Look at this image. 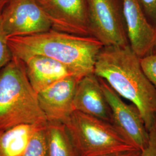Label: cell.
Wrapping results in <instances>:
<instances>
[{"mask_svg": "<svg viewBox=\"0 0 156 156\" xmlns=\"http://www.w3.org/2000/svg\"><path fill=\"white\" fill-rule=\"evenodd\" d=\"M46 133V156H79L64 123L48 120Z\"/></svg>", "mask_w": 156, "mask_h": 156, "instance_id": "5bb4252c", "label": "cell"}, {"mask_svg": "<svg viewBox=\"0 0 156 156\" xmlns=\"http://www.w3.org/2000/svg\"><path fill=\"white\" fill-rule=\"evenodd\" d=\"M0 17L8 38L28 36L52 29L49 19L35 0H13Z\"/></svg>", "mask_w": 156, "mask_h": 156, "instance_id": "ba28073f", "label": "cell"}, {"mask_svg": "<svg viewBox=\"0 0 156 156\" xmlns=\"http://www.w3.org/2000/svg\"><path fill=\"white\" fill-rule=\"evenodd\" d=\"M22 61L30 82L37 93L64 78L75 76L68 67L47 56L35 55Z\"/></svg>", "mask_w": 156, "mask_h": 156, "instance_id": "7c38bea8", "label": "cell"}, {"mask_svg": "<svg viewBox=\"0 0 156 156\" xmlns=\"http://www.w3.org/2000/svg\"><path fill=\"white\" fill-rule=\"evenodd\" d=\"M140 155H141V151L136 149V150L129 151L125 152L119 154L112 156H140Z\"/></svg>", "mask_w": 156, "mask_h": 156, "instance_id": "ffe728a7", "label": "cell"}, {"mask_svg": "<svg viewBox=\"0 0 156 156\" xmlns=\"http://www.w3.org/2000/svg\"><path fill=\"white\" fill-rule=\"evenodd\" d=\"M35 1L49 19L52 29L73 35L91 36L88 0Z\"/></svg>", "mask_w": 156, "mask_h": 156, "instance_id": "52a82bcc", "label": "cell"}, {"mask_svg": "<svg viewBox=\"0 0 156 156\" xmlns=\"http://www.w3.org/2000/svg\"><path fill=\"white\" fill-rule=\"evenodd\" d=\"M148 21L156 30V0H138Z\"/></svg>", "mask_w": 156, "mask_h": 156, "instance_id": "ac0fdd59", "label": "cell"}, {"mask_svg": "<svg viewBox=\"0 0 156 156\" xmlns=\"http://www.w3.org/2000/svg\"><path fill=\"white\" fill-rule=\"evenodd\" d=\"M92 37L104 46L129 45L121 0H88Z\"/></svg>", "mask_w": 156, "mask_h": 156, "instance_id": "5b68a950", "label": "cell"}, {"mask_svg": "<svg viewBox=\"0 0 156 156\" xmlns=\"http://www.w3.org/2000/svg\"><path fill=\"white\" fill-rule=\"evenodd\" d=\"M94 74L137 107L149 131L156 119V89L129 45L104 46L97 58Z\"/></svg>", "mask_w": 156, "mask_h": 156, "instance_id": "6da1fadb", "label": "cell"}, {"mask_svg": "<svg viewBox=\"0 0 156 156\" xmlns=\"http://www.w3.org/2000/svg\"><path fill=\"white\" fill-rule=\"evenodd\" d=\"M151 53H153V54H154V55H156V41H155V43H154V46H153V48Z\"/></svg>", "mask_w": 156, "mask_h": 156, "instance_id": "7402d4cb", "label": "cell"}, {"mask_svg": "<svg viewBox=\"0 0 156 156\" xmlns=\"http://www.w3.org/2000/svg\"><path fill=\"white\" fill-rule=\"evenodd\" d=\"M13 58L11 50L8 45V37L4 30L0 17V71Z\"/></svg>", "mask_w": 156, "mask_h": 156, "instance_id": "e0dca14e", "label": "cell"}, {"mask_svg": "<svg viewBox=\"0 0 156 156\" xmlns=\"http://www.w3.org/2000/svg\"><path fill=\"white\" fill-rule=\"evenodd\" d=\"M62 123L79 156H112L138 149L112 123L82 112L74 111Z\"/></svg>", "mask_w": 156, "mask_h": 156, "instance_id": "277c9868", "label": "cell"}, {"mask_svg": "<svg viewBox=\"0 0 156 156\" xmlns=\"http://www.w3.org/2000/svg\"><path fill=\"white\" fill-rule=\"evenodd\" d=\"M149 134L148 144L141 151L140 156H156V119L149 130Z\"/></svg>", "mask_w": 156, "mask_h": 156, "instance_id": "d6986e66", "label": "cell"}, {"mask_svg": "<svg viewBox=\"0 0 156 156\" xmlns=\"http://www.w3.org/2000/svg\"><path fill=\"white\" fill-rule=\"evenodd\" d=\"M80 79L69 76L37 93L39 106L48 121L62 123L74 111L73 102Z\"/></svg>", "mask_w": 156, "mask_h": 156, "instance_id": "30bf717a", "label": "cell"}, {"mask_svg": "<svg viewBox=\"0 0 156 156\" xmlns=\"http://www.w3.org/2000/svg\"><path fill=\"white\" fill-rule=\"evenodd\" d=\"M47 122L40 125L37 128L30 140L26 150L21 156H47Z\"/></svg>", "mask_w": 156, "mask_h": 156, "instance_id": "9a60e30c", "label": "cell"}, {"mask_svg": "<svg viewBox=\"0 0 156 156\" xmlns=\"http://www.w3.org/2000/svg\"><path fill=\"white\" fill-rule=\"evenodd\" d=\"M73 110L112 123L110 107L102 89L98 77L94 73L81 78L75 93Z\"/></svg>", "mask_w": 156, "mask_h": 156, "instance_id": "8fae6325", "label": "cell"}, {"mask_svg": "<svg viewBox=\"0 0 156 156\" xmlns=\"http://www.w3.org/2000/svg\"><path fill=\"white\" fill-rule=\"evenodd\" d=\"M41 124H22L1 129L0 156H22L34 133Z\"/></svg>", "mask_w": 156, "mask_h": 156, "instance_id": "4fadbf2b", "label": "cell"}, {"mask_svg": "<svg viewBox=\"0 0 156 156\" xmlns=\"http://www.w3.org/2000/svg\"><path fill=\"white\" fill-rule=\"evenodd\" d=\"M48 122L30 83L24 62L12 59L0 71V129Z\"/></svg>", "mask_w": 156, "mask_h": 156, "instance_id": "3957f363", "label": "cell"}, {"mask_svg": "<svg viewBox=\"0 0 156 156\" xmlns=\"http://www.w3.org/2000/svg\"><path fill=\"white\" fill-rule=\"evenodd\" d=\"M98 78L111 111L112 124L126 140L142 151L148 144L149 134L139 109L133 104L126 103L104 80Z\"/></svg>", "mask_w": 156, "mask_h": 156, "instance_id": "8992f818", "label": "cell"}, {"mask_svg": "<svg viewBox=\"0 0 156 156\" xmlns=\"http://www.w3.org/2000/svg\"><path fill=\"white\" fill-rule=\"evenodd\" d=\"M13 57L24 60L40 55L52 58L68 67L76 77L94 73L97 58L104 45L91 36L49 31L23 37L8 38Z\"/></svg>", "mask_w": 156, "mask_h": 156, "instance_id": "7a4b0ae2", "label": "cell"}, {"mask_svg": "<svg viewBox=\"0 0 156 156\" xmlns=\"http://www.w3.org/2000/svg\"><path fill=\"white\" fill-rule=\"evenodd\" d=\"M13 0H0V15Z\"/></svg>", "mask_w": 156, "mask_h": 156, "instance_id": "44dd1931", "label": "cell"}, {"mask_svg": "<svg viewBox=\"0 0 156 156\" xmlns=\"http://www.w3.org/2000/svg\"><path fill=\"white\" fill-rule=\"evenodd\" d=\"M140 63L146 76L156 89V55L149 54L140 58Z\"/></svg>", "mask_w": 156, "mask_h": 156, "instance_id": "2e32d148", "label": "cell"}, {"mask_svg": "<svg viewBox=\"0 0 156 156\" xmlns=\"http://www.w3.org/2000/svg\"><path fill=\"white\" fill-rule=\"evenodd\" d=\"M128 44L141 58L151 53L156 40V30L151 24L138 0H121Z\"/></svg>", "mask_w": 156, "mask_h": 156, "instance_id": "9c48e42d", "label": "cell"}]
</instances>
